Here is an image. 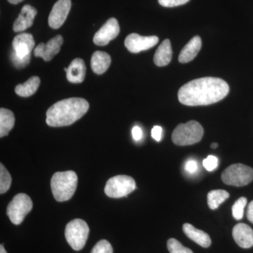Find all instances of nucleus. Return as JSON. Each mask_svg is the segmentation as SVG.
Here are the masks:
<instances>
[{"label":"nucleus","instance_id":"1","mask_svg":"<svg viewBox=\"0 0 253 253\" xmlns=\"http://www.w3.org/2000/svg\"><path fill=\"white\" fill-rule=\"evenodd\" d=\"M229 92V84L221 78H201L181 86L178 99L186 106H208L221 101Z\"/></svg>","mask_w":253,"mask_h":253},{"label":"nucleus","instance_id":"2","mask_svg":"<svg viewBox=\"0 0 253 253\" xmlns=\"http://www.w3.org/2000/svg\"><path fill=\"white\" fill-rule=\"evenodd\" d=\"M89 107L87 101L82 98L61 100L46 111V124L54 127L71 126L81 119Z\"/></svg>","mask_w":253,"mask_h":253},{"label":"nucleus","instance_id":"3","mask_svg":"<svg viewBox=\"0 0 253 253\" xmlns=\"http://www.w3.org/2000/svg\"><path fill=\"white\" fill-rule=\"evenodd\" d=\"M77 185L78 176L73 171L56 172L51 177V191L55 200L59 202L71 199Z\"/></svg>","mask_w":253,"mask_h":253},{"label":"nucleus","instance_id":"4","mask_svg":"<svg viewBox=\"0 0 253 253\" xmlns=\"http://www.w3.org/2000/svg\"><path fill=\"white\" fill-rule=\"evenodd\" d=\"M204 128L197 121H191L176 126L172 134V140L178 146H188L199 142L204 136Z\"/></svg>","mask_w":253,"mask_h":253},{"label":"nucleus","instance_id":"5","mask_svg":"<svg viewBox=\"0 0 253 253\" xmlns=\"http://www.w3.org/2000/svg\"><path fill=\"white\" fill-rule=\"evenodd\" d=\"M89 233V228L85 221L75 219L66 225L65 237L73 250L81 251L85 246Z\"/></svg>","mask_w":253,"mask_h":253},{"label":"nucleus","instance_id":"6","mask_svg":"<svg viewBox=\"0 0 253 253\" xmlns=\"http://www.w3.org/2000/svg\"><path fill=\"white\" fill-rule=\"evenodd\" d=\"M221 179L227 185L244 186L253 180V168L237 163L231 165L221 174Z\"/></svg>","mask_w":253,"mask_h":253},{"label":"nucleus","instance_id":"7","mask_svg":"<svg viewBox=\"0 0 253 253\" xmlns=\"http://www.w3.org/2000/svg\"><path fill=\"white\" fill-rule=\"evenodd\" d=\"M136 182L131 176L117 175L106 182L104 191L106 196L113 199L125 197L136 189Z\"/></svg>","mask_w":253,"mask_h":253},{"label":"nucleus","instance_id":"8","mask_svg":"<svg viewBox=\"0 0 253 253\" xmlns=\"http://www.w3.org/2000/svg\"><path fill=\"white\" fill-rule=\"evenodd\" d=\"M33 209V201L26 194H18L15 196L7 206L8 217L15 225L23 222V219Z\"/></svg>","mask_w":253,"mask_h":253},{"label":"nucleus","instance_id":"9","mask_svg":"<svg viewBox=\"0 0 253 253\" xmlns=\"http://www.w3.org/2000/svg\"><path fill=\"white\" fill-rule=\"evenodd\" d=\"M157 36H141L136 33H131L126 37L125 46L131 53H139L154 47L158 44Z\"/></svg>","mask_w":253,"mask_h":253},{"label":"nucleus","instance_id":"10","mask_svg":"<svg viewBox=\"0 0 253 253\" xmlns=\"http://www.w3.org/2000/svg\"><path fill=\"white\" fill-rule=\"evenodd\" d=\"M120 33V26L117 19L111 18L106 21L99 31L94 35V43L98 46H106Z\"/></svg>","mask_w":253,"mask_h":253},{"label":"nucleus","instance_id":"11","mask_svg":"<svg viewBox=\"0 0 253 253\" xmlns=\"http://www.w3.org/2000/svg\"><path fill=\"white\" fill-rule=\"evenodd\" d=\"M71 8V0H59L53 6L49 16V25L54 29L62 26Z\"/></svg>","mask_w":253,"mask_h":253},{"label":"nucleus","instance_id":"12","mask_svg":"<svg viewBox=\"0 0 253 253\" xmlns=\"http://www.w3.org/2000/svg\"><path fill=\"white\" fill-rule=\"evenodd\" d=\"M63 42V37L59 35L50 40L46 44L41 43L34 50L35 56L41 57L45 61H51L59 52Z\"/></svg>","mask_w":253,"mask_h":253},{"label":"nucleus","instance_id":"13","mask_svg":"<svg viewBox=\"0 0 253 253\" xmlns=\"http://www.w3.org/2000/svg\"><path fill=\"white\" fill-rule=\"evenodd\" d=\"M233 238L242 249H250L253 246V230L251 226L240 223L233 229Z\"/></svg>","mask_w":253,"mask_h":253},{"label":"nucleus","instance_id":"14","mask_svg":"<svg viewBox=\"0 0 253 253\" xmlns=\"http://www.w3.org/2000/svg\"><path fill=\"white\" fill-rule=\"evenodd\" d=\"M37 13L38 11L36 8L31 5L26 4L23 6L21 13L14 21V26H13L14 31L16 33L24 31L25 30L33 26Z\"/></svg>","mask_w":253,"mask_h":253},{"label":"nucleus","instance_id":"15","mask_svg":"<svg viewBox=\"0 0 253 253\" xmlns=\"http://www.w3.org/2000/svg\"><path fill=\"white\" fill-rule=\"evenodd\" d=\"M35 46L33 37L29 33H21L15 37L13 41L14 51L18 56H26L31 54Z\"/></svg>","mask_w":253,"mask_h":253},{"label":"nucleus","instance_id":"16","mask_svg":"<svg viewBox=\"0 0 253 253\" xmlns=\"http://www.w3.org/2000/svg\"><path fill=\"white\" fill-rule=\"evenodd\" d=\"M202 46L201 38L195 36L181 50L179 56V61L181 63H189L196 58Z\"/></svg>","mask_w":253,"mask_h":253},{"label":"nucleus","instance_id":"17","mask_svg":"<svg viewBox=\"0 0 253 253\" xmlns=\"http://www.w3.org/2000/svg\"><path fill=\"white\" fill-rule=\"evenodd\" d=\"M86 75V66L81 59L73 60L68 67L66 78L72 83H81L84 81Z\"/></svg>","mask_w":253,"mask_h":253},{"label":"nucleus","instance_id":"18","mask_svg":"<svg viewBox=\"0 0 253 253\" xmlns=\"http://www.w3.org/2000/svg\"><path fill=\"white\" fill-rule=\"evenodd\" d=\"M183 231L184 234L190 239L202 246L203 248H208L211 245V239L207 233L204 231L196 229L194 226L189 223H186L183 225Z\"/></svg>","mask_w":253,"mask_h":253},{"label":"nucleus","instance_id":"19","mask_svg":"<svg viewBox=\"0 0 253 253\" xmlns=\"http://www.w3.org/2000/svg\"><path fill=\"white\" fill-rule=\"evenodd\" d=\"M172 57V50L170 41L168 39L165 40L158 46L155 53L154 61L156 66L162 67L167 66L170 63Z\"/></svg>","mask_w":253,"mask_h":253},{"label":"nucleus","instance_id":"20","mask_svg":"<svg viewBox=\"0 0 253 253\" xmlns=\"http://www.w3.org/2000/svg\"><path fill=\"white\" fill-rule=\"evenodd\" d=\"M111 63V56L104 51H95L91 56V67L96 74L101 75L106 72Z\"/></svg>","mask_w":253,"mask_h":253},{"label":"nucleus","instance_id":"21","mask_svg":"<svg viewBox=\"0 0 253 253\" xmlns=\"http://www.w3.org/2000/svg\"><path fill=\"white\" fill-rule=\"evenodd\" d=\"M15 124V117L12 111L1 108L0 109V137L7 135L13 129Z\"/></svg>","mask_w":253,"mask_h":253},{"label":"nucleus","instance_id":"22","mask_svg":"<svg viewBox=\"0 0 253 253\" xmlns=\"http://www.w3.org/2000/svg\"><path fill=\"white\" fill-rule=\"evenodd\" d=\"M41 80L37 76H33L23 84H18L15 88V91L18 96L28 97L34 94L39 88Z\"/></svg>","mask_w":253,"mask_h":253},{"label":"nucleus","instance_id":"23","mask_svg":"<svg viewBox=\"0 0 253 253\" xmlns=\"http://www.w3.org/2000/svg\"><path fill=\"white\" fill-rule=\"evenodd\" d=\"M229 194L224 190H212L208 194V204L211 210H215L219 205L229 199Z\"/></svg>","mask_w":253,"mask_h":253},{"label":"nucleus","instance_id":"24","mask_svg":"<svg viewBox=\"0 0 253 253\" xmlns=\"http://www.w3.org/2000/svg\"><path fill=\"white\" fill-rule=\"evenodd\" d=\"M11 181L12 179L9 172L6 170L2 163H1L0 164V193L1 194H4L9 189Z\"/></svg>","mask_w":253,"mask_h":253},{"label":"nucleus","instance_id":"25","mask_svg":"<svg viewBox=\"0 0 253 253\" xmlns=\"http://www.w3.org/2000/svg\"><path fill=\"white\" fill-rule=\"evenodd\" d=\"M247 199L245 197H241L238 199L234 203L232 206L233 217L235 218L236 220H240L244 217V209L247 205Z\"/></svg>","mask_w":253,"mask_h":253},{"label":"nucleus","instance_id":"26","mask_svg":"<svg viewBox=\"0 0 253 253\" xmlns=\"http://www.w3.org/2000/svg\"><path fill=\"white\" fill-rule=\"evenodd\" d=\"M167 246L169 253H194L191 250L184 247L175 239L168 240Z\"/></svg>","mask_w":253,"mask_h":253},{"label":"nucleus","instance_id":"27","mask_svg":"<svg viewBox=\"0 0 253 253\" xmlns=\"http://www.w3.org/2000/svg\"><path fill=\"white\" fill-rule=\"evenodd\" d=\"M113 250L112 246L106 240H101L97 243L90 253H113Z\"/></svg>","mask_w":253,"mask_h":253},{"label":"nucleus","instance_id":"28","mask_svg":"<svg viewBox=\"0 0 253 253\" xmlns=\"http://www.w3.org/2000/svg\"><path fill=\"white\" fill-rule=\"evenodd\" d=\"M11 59L16 68H23L29 64L31 59V54L26 56H19L13 51V52L11 53Z\"/></svg>","mask_w":253,"mask_h":253},{"label":"nucleus","instance_id":"29","mask_svg":"<svg viewBox=\"0 0 253 253\" xmlns=\"http://www.w3.org/2000/svg\"><path fill=\"white\" fill-rule=\"evenodd\" d=\"M204 168L209 172L214 170L218 166V158L214 156H208L203 161Z\"/></svg>","mask_w":253,"mask_h":253},{"label":"nucleus","instance_id":"30","mask_svg":"<svg viewBox=\"0 0 253 253\" xmlns=\"http://www.w3.org/2000/svg\"><path fill=\"white\" fill-rule=\"evenodd\" d=\"M189 1L190 0H158V2L165 7H174L185 4Z\"/></svg>","mask_w":253,"mask_h":253},{"label":"nucleus","instance_id":"31","mask_svg":"<svg viewBox=\"0 0 253 253\" xmlns=\"http://www.w3.org/2000/svg\"><path fill=\"white\" fill-rule=\"evenodd\" d=\"M184 169L189 174H194L198 170L197 163L194 160H189L184 166Z\"/></svg>","mask_w":253,"mask_h":253},{"label":"nucleus","instance_id":"32","mask_svg":"<svg viewBox=\"0 0 253 253\" xmlns=\"http://www.w3.org/2000/svg\"><path fill=\"white\" fill-rule=\"evenodd\" d=\"M162 132L163 129L161 126H154L152 130H151V136H152L155 140L160 141L161 138H162Z\"/></svg>","mask_w":253,"mask_h":253},{"label":"nucleus","instance_id":"33","mask_svg":"<svg viewBox=\"0 0 253 253\" xmlns=\"http://www.w3.org/2000/svg\"><path fill=\"white\" fill-rule=\"evenodd\" d=\"M131 134H132L133 139L135 141H139L142 137V131H141V128L138 126L133 127Z\"/></svg>","mask_w":253,"mask_h":253},{"label":"nucleus","instance_id":"34","mask_svg":"<svg viewBox=\"0 0 253 253\" xmlns=\"http://www.w3.org/2000/svg\"><path fill=\"white\" fill-rule=\"evenodd\" d=\"M247 218L253 224V201L249 205L247 210Z\"/></svg>","mask_w":253,"mask_h":253},{"label":"nucleus","instance_id":"35","mask_svg":"<svg viewBox=\"0 0 253 253\" xmlns=\"http://www.w3.org/2000/svg\"><path fill=\"white\" fill-rule=\"evenodd\" d=\"M23 0H8L9 2L11 3V4H17L18 3L21 2Z\"/></svg>","mask_w":253,"mask_h":253},{"label":"nucleus","instance_id":"36","mask_svg":"<svg viewBox=\"0 0 253 253\" xmlns=\"http://www.w3.org/2000/svg\"><path fill=\"white\" fill-rule=\"evenodd\" d=\"M0 253H6V251H5L4 246H3V245H1L0 246Z\"/></svg>","mask_w":253,"mask_h":253},{"label":"nucleus","instance_id":"37","mask_svg":"<svg viewBox=\"0 0 253 253\" xmlns=\"http://www.w3.org/2000/svg\"><path fill=\"white\" fill-rule=\"evenodd\" d=\"M218 146L217 143H212V144H211V147L212 148V149H216Z\"/></svg>","mask_w":253,"mask_h":253}]
</instances>
